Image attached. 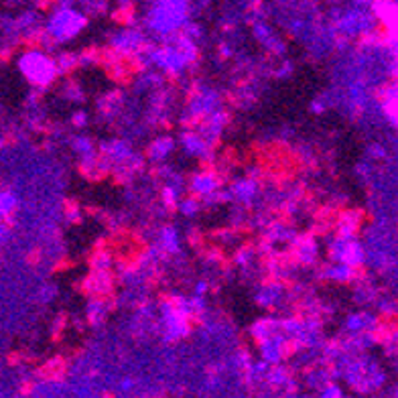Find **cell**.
I'll return each mask as SVG.
<instances>
[{
    "label": "cell",
    "instance_id": "obj_1",
    "mask_svg": "<svg viewBox=\"0 0 398 398\" xmlns=\"http://www.w3.org/2000/svg\"><path fill=\"white\" fill-rule=\"evenodd\" d=\"M191 17V4L189 0H151L148 13H146V31L167 39L175 33H179Z\"/></svg>",
    "mask_w": 398,
    "mask_h": 398
},
{
    "label": "cell",
    "instance_id": "obj_2",
    "mask_svg": "<svg viewBox=\"0 0 398 398\" xmlns=\"http://www.w3.org/2000/svg\"><path fill=\"white\" fill-rule=\"evenodd\" d=\"M88 26V15L77 10L73 2H57L43 26L51 45L75 39Z\"/></svg>",
    "mask_w": 398,
    "mask_h": 398
},
{
    "label": "cell",
    "instance_id": "obj_3",
    "mask_svg": "<svg viewBox=\"0 0 398 398\" xmlns=\"http://www.w3.org/2000/svg\"><path fill=\"white\" fill-rule=\"evenodd\" d=\"M19 70L39 90L51 86L59 75L55 59L49 57L47 51L41 47H31L29 51H24L19 59Z\"/></svg>",
    "mask_w": 398,
    "mask_h": 398
},
{
    "label": "cell",
    "instance_id": "obj_4",
    "mask_svg": "<svg viewBox=\"0 0 398 398\" xmlns=\"http://www.w3.org/2000/svg\"><path fill=\"white\" fill-rule=\"evenodd\" d=\"M342 374L348 378L350 386L358 392H372L384 386L386 374L376 366L372 360H353L348 362Z\"/></svg>",
    "mask_w": 398,
    "mask_h": 398
},
{
    "label": "cell",
    "instance_id": "obj_5",
    "mask_svg": "<svg viewBox=\"0 0 398 398\" xmlns=\"http://www.w3.org/2000/svg\"><path fill=\"white\" fill-rule=\"evenodd\" d=\"M329 258L333 262H342L353 268H362L364 264V248L355 238H339L335 236L329 244Z\"/></svg>",
    "mask_w": 398,
    "mask_h": 398
},
{
    "label": "cell",
    "instance_id": "obj_6",
    "mask_svg": "<svg viewBox=\"0 0 398 398\" xmlns=\"http://www.w3.org/2000/svg\"><path fill=\"white\" fill-rule=\"evenodd\" d=\"M189 189H191V195H195L199 199H206V197L213 195L217 189H222V177L213 169L206 167L204 171H199V173H195L191 177Z\"/></svg>",
    "mask_w": 398,
    "mask_h": 398
},
{
    "label": "cell",
    "instance_id": "obj_7",
    "mask_svg": "<svg viewBox=\"0 0 398 398\" xmlns=\"http://www.w3.org/2000/svg\"><path fill=\"white\" fill-rule=\"evenodd\" d=\"M114 289V277L110 268H94V273L84 281V291L88 297H108Z\"/></svg>",
    "mask_w": 398,
    "mask_h": 398
},
{
    "label": "cell",
    "instance_id": "obj_8",
    "mask_svg": "<svg viewBox=\"0 0 398 398\" xmlns=\"http://www.w3.org/2000/svg\"><path fill=\"white\" fill-rule=\"evenodd\" d=\"M98 153H100V155L108 161L110 169H114V167H118V164L126 163V161L135 155V151L130 148V144H128L126 141H120V139H116V141L102 142Z\"/></svg>",
    "mask_w": 398,
    "mask_h": 398
},
{
    "label": "cell",
    "instance_id": "obj_9",
    "mask_svg": "<svg viewBox=\"0 0 398 398\" xmlns=\"http://www.w3.org/2000/svg\"><path fill=\"white\" fill-rule=\"evenodd\" d=\"M291 257L297 264H303V266H309L315 262L317 258V240L311 234L297 236L293 240V250H291Z\"/></svg>",
    "mask_w": 398,
    "mask_h": 398
},
{
    "label": "cell",
    "instance_id": "obj_10",
    "mask_svg": "<svg viewBox=\"0 0 398 398\" xmlns=\"http://www.w3.org/2000/svg\"><path fill=\"white\" fill-rule=\"evenodd\" d=\"M364 222L362 210H346L335 217V236L339 238H355Z\"/></svg>",
    "mask_w": 398,
    "mask_h": 398
},
{
    "label": "cell",
    "instance_id": "obj_11",
    "mask_svg": "<svg viewBox=\"0 0 398 398\" xmlns=\"http://www.w3.org/2000/svg\"><path fill=\"white\" fill-rule=\"evenodd\" d=\"M370 10L386 31L397 33V0H372Z\"/></svg>",
    "mask_w": 398,
    "mask_h": 398
},
{
    "label": "cell",
    "instance_id": "obj_12",
    "mask_svg": "<svg viewBox=\"0 0 398 398\" xmlns=\"http://www.w3.org/2000/svg\"><path fill=\"white\" fill-rule=\"evenodd\" d=\"M173 151H175V139L169 137V135H161V137H157L155 141L148 144L146 159L153 164H161L173 155Z\"/></svg>",
    "mask_w": 398,
    "mask_h": 398
},
{
    "label": "cell",
    "instance_id": "obj_13",
    "mask_svg": "<svg viewBox=\"0 0 398 398\" xmlns=\"http://www.w3.org/2000/svg\"><path fill=\"white\" fill-rule=\"evenodd\" d=\"M181 146H183V151H185L187 155L197 157V159H206L211 148L208 141H206L195 128H189V130H185V132L181 135Z\"/></svg>",
    "mask_w": 398,
    "mask_h": 398
},
{
    "label": "cell",
    "instance_id": "obj_14",
    "mask_svg": "<svg viewBox=\"0 0 398 398\" xmlns=\"http://www.w3.org/2000/svg\"><path fill=\"white\" fill-rule=\"evenodd\" d=\"M360 270L362 268H353V266L342 264V262H333L321 270V279L333 282H351L360 277Z\"/></svg>",
    "mask_w": 398,
    "mask_h": 398
},
{
    "label": "cell",
    "instance_id": "obj_15",
    "mask_svg": "<svg viewBox=\"0 0 398 398\" xmlns=\"http://www.w3.org/2000/svg\"><path fill=\"white\" fill-rule=\"evenodd\" d=\"M378 317L368 313V311H362V313H351L350 317L346 319V329L348 333L355 335V333H370L374 331L376 326H378Z\"/></svg>",
    "mask_w": 398,
    "mask_h": 398
},
{
    "label": "cell",
    "instance_id": "obj_16",
    "mask_svg": "<svg viewBox=\"0 0 398 398\" xmlns=\"http://www.w3.org/2000/svg\"><path fill=\"white\" fill-rule=\"evenodd\" d=\"M258 195V181L254 177H246V179H238L234 185L230 187V197H234L236 201L248 206L254 201Z\"/></svg>",
    "mask_w": 398,
    "mask_h": 398
},
{
    "label": "cell",
    "instance_id": "obj_17",
    "mask_svg": "<svg viewBox=\"0 0 398 398\" xmlns=\"http://www.w3.org/2000/svg\"><path fill=\"white\" fill-rule=\"evenodd\" d=\"M282 286L281 282H277V279H268V281L262 284V289L257 293V301L260 307H266V309H275L282 297Z\"/></svg>",
    "mask_w": 398,
    "mask_h": 398
},
{
    "label": "cell",
    "instance_id": "obj_18",
    "mask_svg": "<svg viewBox=\"0 0 398 398\" xmlns=\"http://www.w3.org/2000/svg\"><path fill=\"white\" fill-rule=\"evenodd\" d=\"M281 331V319H275V317H264V319H260L257 321L252 329H250V335L254 337V342H262V339H266V337H270V335H275V333H279Z\"/></svg>",
    "mask_w": 398,
    "mask_h": 398
},
{
    "label": "cell",
    "instance_id": "obj_19",
    "mask_svg": "<svg viewBox=\"0 0 398 398\" xmlns=\"http://www.w3.org/2000/svg\"><path fill=\"white\" fill-rule=\"evenodd\" d=\"M380 98H382V110L386 118L397 124V86L388 84L382 92H380Z\"/></svg>",
    "mask_w": 398,
    "mask_h": 398
},
{
    "label": "cell",
    "instance_id": "obj_20",
    "mask_svg": "<svg viewBox=\"0 0 398 398\" xmlns=\"http://www.w3.org/2000/svg\"><path fill=\"white\" fill-rule=\"evenodd\" d=\"M106 313H108V305L104 301V297H92L90 303H88V319L92 326H98L106 319Z\"/></svg>",
    "mask_w": 398,
    "mask_h": 398
},
{
    "label": "cell",
    "instance_id": "obj_21",
    "mask_svg": "<svg viewBox=\"0 0 398 398\" xmlns=\"http://www.w3.org/2000/svg\"><path fill=\"white\" fill-rule=\"evenodd\" d=\"M55 66H57V73L59 75H68L71 71H75L79 68V59L77 53H61L55 57Z\"/></svg>",
    "mask_w": 398,
    "mask_h": 398
},
{
    "label": "cell",
    "instance_id": "obj_22",
    "mask_svg": "<svg viewBox=\"0 0 398 398\" xmlns=\"http://www.w3.org/2000/svg\"><path fill=\"white\" fill-rule=\"evenodd\" d=\"M120 106H122V94L118 90L100 98V112H104L106 116H114Z\"/></svg>",
    "mask_w": 398,
    "mask_h": 398
},
{
    "label": "cell",
    "instance_id": "obj_23",
    "mask_svg": "<svg viewBox=\"0 0 398 398\" xmlns=\"http://www.w3.org/2000/svg\"><path fill=\"white\" fill-rule=\"evenodd\" d=\"M161 248L167 254H177L179 252V234L173 226L164 228L161 232Z\"/></svg>",
    "mask_w": 398,
    "mask_h": 398
},
{
    "label": "cell",
    "instance_id": "obj_24",
    "mask_svg": "<svg viewBox=\"0 0 398 398\" xmlns=\"http://www.w3.org/2000/svg\"><path fill=\"white\" fill-rule=\"evenodd\" d=\"M19 208V201H17V197L10 193V191H0V220H6V217H10L15 211Z\"/></svg>",
    "mask_w": 398,
    "mask_h": 398
},
{
    "label": "cell",
    "instance_id": "obj_25",
    "mask_svg": "<svg viewBox=\"0 0 398 398\" xmlns=\"http://www.w3.org/2000/svg\"><path fill=\"white\" fill-rule=\"evenodd\" d=\"M177 210L181 211L183 215H187V217H195V215L199 213V210H201V199L195 197V195L181 197V199L177 201Z\"/></svg>",
    "mask_w": 398,
    "mask_h": 398
},
{
    "label": "cell",
    "instance_id": "obj_26",
    "mask_svg": "<svg viewBox=\"0 0 398 398\" xmlns=\"http://www.w3.org/2000/svg\"><path fill=\"white\" fill-rule=\"evenodd\" d=\"M112 262H114V258H112V252L108 248H98L92 257V268H110Z\"/></svg>",
    "mask_w": 398,
    "mask_h": 398
},
{
    "label": "cell",
    "instance_id": "obj_27",
    "mask_svg": "<svg viewBox=\"0 0 398 398\" xmlns=\"http://www.w3.org/2000/svg\"><path fill=\"white\" fill-rule=\"evenodd\" d=\"M73 151H75L79 157H88V155L95 153V146L94 142H92V139L77 137V139H73Z\"/></svg>",
    "mask_w": 398,
    "mask_h": 398
},
{
    "label": "cell",
    "instance_id": "obj_28",
    "mask_svg": "<svg viewBox=\"0 0 398 398\" xmlns=\"http://www.w3.org/2000/svg\"><path fill=\"white\" fill-rule=\"evenodd\" d=\"M254 257H257V248H252V246H244V248H240V250L234 254V262L238 266H250L252 260H254Z\"/></svg>",
    "mask_w": 398,
    "mask_h": 398
},
{
    "label": "cell",
    "instance_id": "obj_29",
    "mask_svg": "<svg viewBox=\"0 0 398 398\" xmlns=\"http://www.w3.org/2000/svg\"><path fill=\"white\" fill-rule=\"evenodd\" d=\"M63 95H66L70 102H82V100H84V92H82V88H79L75 82H68V84H66Z\"/></svg>",
    "mask_w": 398,
    "mask_h": 398
},
{
    "label": "cell",
    "instance_id": "obj_30",
    "mask_svg": "<svg viewBox=\"0 0 398 398\" xmlns=\"http://www.w3.org/2000/svg\"><path fill=\"white\" fill-rule=\"evenodd\" d=\"M84 6L92 15H102L108 8V0H84Z\"/></svg>",
    "mask_w": 398,
    "mask_h": 398
},
{
    "label": "cell",
    "instance_id": "obj_31",
    "mask_svg": "<svg viewBox=\"0 0 398 398\" xmlns=\"http://www.w3.org/2000/svg\"><path fill=\"white\" fill-rule=\"evenodd\" d=\"M321 397L339 398V397H344V390H342L337 384H333V382H326V384L321 386Z\"/></svg>",
    "mask_w": 398,
    "mask_h": 398
},
{
    "label": "cell",
    "instance_id": "obj_32",
    "mask_svg": "<svg viewBox=\"0 0 398 398\" xmlns=\"http://www.w3.org/2000/svg\"><path fill=\"white\" fill-rule=\"evenodd\" d=\"M71 122H73V126L82 128V126H86V124H88V114H86V112H75Z\"/></svg>",
    "mask_w": 398,
    "mask_h": 398
},
{
    "label": "cell",
    "instance_id": "obj_33",
    "mask_svg": "<svg viewBox=\"0 0 398 398\" xmlns=\"http://www.w3.org/2000/svg\"><path fill=\"white\" fill-rule=\"evenodd\" d=\"M68 220L70 222H77L79 220V208L73 201H70V206H68Z\"/></svg>",
    "mask_w": 398,
    "mask_h": 398
},
{
    "label": "cell",
    "instance_id": "obj_34",
    "mask_svg": "<svg viewBox=\"0 0 398 398\" xmlns=\"http://www.w3.org/2000/svg\"><path fill=\"white\" fill-rule=\"evenodd\" d=\"M311 110H313L315 114H321V112L326 110V100H323V98H317V100L311 104Z\"/></svg>",
    "mask_w": 398,
    "mask_h": 398
},
{
    "label": "cell",
    "instance_id": "obj_35",
    "mask_svg": "<svg viewBox=\"0 0 398 398\" xmlns=\"http://www.w3.org/2000/svg\"><path fill=\"white\" fill-rule=\"evenodd\" d=\"M208 289H210V282H208V281H199V282H197V286H195V293H197L199 297H204V295L208 293Z\"/></svg>",
    "mask_w": 398,
    "mask_h": 398
},
{
    "label": "cell",
    "instance_id": "obj_36",
    "mask_svg": "<svg viewBox=\"0 0 398 398\" xmlns=\"http://www.w3.org/2000/svg\"><path fill=\"white\" fill-rule=\"evenodd\" d=\"M132 386H135V384H132L130 380H124V382H122V390H130Z\"/></svg>",
    "mask_w": 398,
    "mask_h": 398
}]
</instances>
